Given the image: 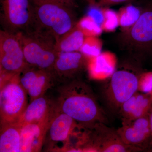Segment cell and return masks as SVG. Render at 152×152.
I'll return each mask as SVG.
<instances>
[{"label": "cell", "instance_id": "6da1fadb", "mask_svg": "<svg viewBox=\"0 0 152 152\" xmlns=\"http://www.w3.org/2000/svg\"><path fill=\"white\" fill-rule=\"evenodd\" d=\"M57 107V110L70 117L85 130L97 123H109L107 114L93 90L80 79L68 82L60 89Z\"/></svg>", "mask_w": 152, "mask_h": 152}, {"label": "cell", "instance_id": "5bb4252c", "mask_svg": "<svg viewBox=\"0 0 152 152\" xmlns=\"http://www.w3.org/2000/svg\"><path fill=\"white\" fill-rule=\"evenodd\" d=\"M51 118L43 121L30 123L21 126V152L40 151Z\"/></svg>", "mask_w": 152, "mask_h": 152}, {"label": "cell", "instance_id": "cb8c5ba5", "mask_svg": "<svg viewBox=\"0 0 152 152\" xmlns=\"http://www.w3.org/2000/svg\"><path fill=\"white\" fill-rule=\"evenodd\" d=\"M86 15L91 18L102 27L104 21L102 7L99 5L96 2L92 4L89 5Z\"/></svg>", "mask_w": 152, "mask_h": 152}, {"label": "cell", "instance_id": "f1b7e54d", "mask_svg": "<svg viewBox=\"0 0 152 152\" xmlns=\"http://www.w3.org/2000/svg\"><path fill=\"white\" fill-rule=\"evenodd\" d=\"M149 152H152V148L151 149V150H150V151Z\"/></svg>", "mask_w": 152, "mask_h": 152}, {"label": "cell", "instance_id": "4316f807", "mask_svg": "<svg viewBox=\"0 0 152 152\" xmlns=\"http://www.w3.org/2000/svg\"><path fill=\"white\" fill-rule=\"evenodd\" d=\"M150 123H151V129L152 131V141L151 143V148L148 152L150 151V150L152 148V110L151 111V112L150 113Z\"/></svg>", "mask_w": 152, "mask_h": 152}, {"label": "cell", "instance_id": "f546056e", "mask_svg": "<svg viewBox=\"0 0 152 152\" xmlns=\"http://www.w3.org/2000/svg\"><path fill=\"white\" fill-rule=\"evenodd\" d=\"M151 57H152V55Z\"/></svg>", "mask_w": 152, "mask_h": 152}, {"label": "cell", "instance_id": "7c38bea8", "mask_svg": "<svg viewBox=\"0 0 152 152\" xmlns=\"http://www.w3.org/2000/svg\"><path fill=\"white\" fill-rule=\"evenodd\" d=\"M18 78L31 101L43 96L55 80L52 73L28 65L18 74Z\"/></svg>", "mask_w": 152, "mask_h": 152}, {"label": "cell", "instance_id": "277c9868", "mask_svg": "<svg viewBox=\"0 0 152 152\" xmlns=\"http://www.w3.org/2000/svg\"><path fill=\"white\" fill-rule=\"evenodd\" d=\"M28 65L52 73L58 52L57 39L51 33L35 26L17 32Z\"/></svg>", "mask_w": 152, "mask_h": 152}, {"label": "cell", "instance_id": "e0dca14e", "mask_svg": "<svg viewBox=\"0 0 152 152\" xmlns=\"http://www.w3.org/2000/svg\"><path fill=\"white\" fill-rule=\"evenodd\" d=\"M116 58L113 53L109 51L101 53L97 56L89 60L87 71L92 77H108L115 70Z\"/></svg>", "mask_w": 152, "mask_h": 152}, {"label": "cell", "instance_id": "7a4b0ae2", "mask_svg": "<svg viewBox=\"0 0 152 152\" xmlns=\"http://www.w3.org/2000/svg\"><path fill=\"white\" fill-rule=\"evenodd\" d=\"M142 67L126 60L101 83L99 97L107 114L118 115L123 104L138 91L144 71Z\"/></svg>", "mask_w": 152, "mask_h": 152}, {"label": "cell", "instance_id": "d6986e66", "mask_svg": "<svg viewBox=\"0 0 152 152\" xmlns=\"http://www.w3.org/2000/svg\"><path fill=\"white\" fill-rule=\"evenodd\" d=\"M144 0L126 4L118 12L121 32L127 31L137 21L143 10Z\"/></svg>", "mask_w": 152, "mask_h": 152}, {"label": "cell", "instance_id": "603a6c76", "mask_svg": "<svg viewBox=\"0 0 152 152\" xmlns=\"http://www.w3.org/2000/svg\"><path fill=\"white\" fill-rule=\"evenodd\" d=\"M104 15V21L102 26L103 31L111 33L115 31L119 26L118 12L109 7H102Z\"/></svg>", "mask_w": 152, "mask_h": 152}, {"label": "cell", "instance_id": "ffe728a7", "mask_svg": "<svg viewBox=\"0 0 152 152\" xmlns=\"http://www.w3.org/2000/svg\"><path fill=\"white\" fill-rule=\"evenodd\" d=\"M85 37L83 33L75 25L57 41L56 46L57 51L58 53L79 51Z\"/></svg>", "mask_w": 152, "mask_h": 152}, {"label": "cell", "instance_id": "2e32d148", "mask_svg": "<svg viewBox=\"0 0 152 152\" xmlns=\"http://www.w3.org/2000/svg\"><path fill=\"white\" fill-rule=\"evenodd\" d=\"M55 107L45 96L31 101L21 115L17 120L21 126L30 123L39 122L51 118Z\"/></svg>", "mask_w": 152, "mask_h": 152}, {"label": "cell", "instance_id": "ac0fdd59", "mask_svg": "<svg viewBox=\"0 0 152 152\" xmlns=\"http://www.w3.org/2000/svg\"><path fill=\"white\" fill-rule=\"evenodd\" d=\"M21 128L17 121L1 124L0 152H20Z\"/></svg>", "mask_w": 152, "mask_h": 152}, {"label": "cell", "instance_id": "ba28073f", "mask_svg": "<svg viewBox=\"0 0 152 152\" xmlns=\"http://www.w3.org/2000/svg\"><path fill=\"white\" fill-rule=\"evenodd\" d=\"M28 65L18 33L6 30L0 32L1 75L12 76L20 73Z\"/></svg>", "mask_w": 152, "mask_h": 152}, {"label": "cell", "instance_id": "52a82bcc", "mask_svg": "<svg viewBox=\"0 0 152 152\" xmlns=\"http://www.w3.org/2000/svg\"><path fill=\"white\" fill-rule=\"evenodd\" d=\"M86 137L82 144V151L97 152H139L125 144L117 130L103 123H97L88 129Z\"/></svg>", "mask_w": 152, "mask_h": 152}, {"label": "cell", "instance_id": "30bf717a", "mask_svg": "<svg viewBox=\"0 0 152 152\" xmlns=\"http://www.w3.org/2000/svg\"><path fill=\"white\" fill-rule=\"evenodd\" d=\"M150 113L133 121L122 122L121 126L117 130L125 144L135 148L139 152H148L151 148L152 131Z\"/></svg>", "mask_w": 152, "mask_h": 152}, {"label": "cell", "instance_id": "9c48e42d", "mask_svg": "<svg viewBox=\"0 0 152 152\" xmlns=\"http://www.w3.org/2000/svg\"><path fill=\"white\" fill-rule=\"evenodd\" d=\"M1 19L5 30L17 33L34 25L30 0H1Z\"/></svg>", "mask_w": 152, "mask_h": 152}, {"label": "cell", "instance_id": "484cf974", "mask_svg": "<svg viewBox=\"0 0 152 152\" xmlns=\"http://www.w3.org/2000/svg\"><path fill=\"white\" fill-rule=\"evenodd\" d=\"M62 2L64 3L67 5L71 7L73 9L76 8L77 7L78 5L75 0H59Z\"/></svg>", "mask_w": 152, "mask_h": 152}, {"label": "cell", "instance_id": "3957f363", "mask_svg": "<svg viewBox=\"0 0 152 152\" xmlns=\"http://www.w3.org/2000/svg\"><path fill=\"white\" fill-rule=\"evenodd\" d=\"M118 46L127 56V60L142 66L152 55V0H144L141 15L127 31L117 37Z\"/></svg>", "mask_w": 152, "mask_h": 152}, {"label": "cell", "instance_id": "9a60e30c", "mask_svg": "<svg viewBox=\"0 0 152 152\" xmlns=\"http://www.w3.org/2000/svg\"><path fill=\"white\" fill-rule=\"evenodd\" d=\"M152 110V92H137L120 108L122 122L129 121L149 114Z\"/></svg>", "mask_w": 152, "mask_h": 152}, {"label": "cell", "instance_id": "83f0119b", "mask_svg": "<svg viewBox=\"0 0 152 152\" xmlns=\"http://www.w3.org/2000/svg\"><path fill=\"white\" fill-rule=\"evenodd\" d=\"M89 5L92 4L96 2L97 0H85Z\"/></svg>", "mask_w": 152, "mask_h": 152}, {"label": "cell", "instance_id": "d4e9b609", "mask_svg": "<svg viewBox=\"0 0 152 152\" xmlns=\"http://www.w3.org/2000/svg\"><path fill=\"white\" fill-rule=\"evenodd\" d=\"M139 0H97L96 3L102 7H110L118 5L120 4H126L134 2Z\"/></svg>", "mask_w": 152, "mask_h": 152}, {"label": "cell", "instance_id": "8fae6325", "mask_svg": "<svg viewBox=\"0 0 152 152\" xmlns=\"http://www.w3.org/2000/svg\"><path fill=\"white\" fill-rule=\"evenodd\" d=\"M77 124L66 114L57 110L52 116L44 144L46 143L49 151H60L59 146L65 150L70 135Z\"/></svg>", "mask_w": 152, "mask_h": 152}, {"label": "cell", "instance_id": "44dd1931", "mask_svg": "<svg viewBox=\"0 0 152 152\" xmlns=\"http://www.w3.org/2000/svg\"><path fill=\"white\" fill-rule=\"evenodd\" d=\"M102 41L99 37H86L79 51L90 59L99 56L102 53Z\"/></svg>", "mask_w": 152, "mask_h": 152}, {"label": "cell", "instance_id": "4fadbf2b", "mask_svg": "<svg viewBox=\"0 0 152 152\" xmlns=\"http://www.w3.org/2000/svg\"><path fill=\"white\" fill-rule=\"evenodd\" d=\"M89 60L80 51L59 53L52 72L55 80L69 82L77 79V76L87 71Z\"/></svg>", "mask_w": 152, "mask_h": 152}, {"label": "cell", "instance_id": "7402d4cb", "mask_svg": "<svg viewBox=\"0 0 152 152\" xmlns=\"http://www.w3.org/2000/svg\"><path fill=\"white\" fill-rule=\"evenodd\" d=\"M76 25L86 37H99L103 31L101 26L86 15L78 21Z\"/></svg>", "mask_w": 152, "mask_h": 152}, {"label": "cell", "instance_id": "8992f818", "mask_svg": "<svg viewBox=\"0 0 152 152\" xmlns=\"http://www.w3.org/2000/svg\"><path fill=\"white\" fill-rule=\"evenodd\" d=\"M27 95L19 82L18 74L1 78V124L20 118L28 105Z\"/></svg>", "mask_w": 152, "mask_h": 152}, {"label": "cell", "instance_id": "5b68a950", "mask_svg": "<svg viewBox=\"0 0 152 152\" xmlns=\"http://www.w3.org/2000/svg\"><path fill=\"white\" fill-rule=\"evenodd\" d=\"M34 26L51 33L58 40L76 25L74 9L59 0H30Z\"/></svg>", "mask_w": 152, "mask_h": 152}]
</instances>
